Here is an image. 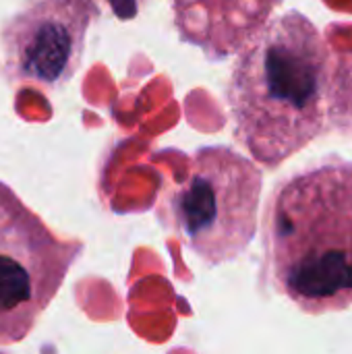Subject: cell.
Masks as SVG:
<instances>
[{
  "mask_svg": "<svg viewBox=\"0 0 352 354\" xmlns=\"http://www.w3.org/2000/svg\"><path fill=\"white\" fill-rule=\"evenodd\" d=\"M282 0H174L180 37L210 58L243 52L268 25Z\"/></svg>",
  "mask_w": 352,
  "mask_h": 354,
  "instance_id": "8992f818",
  "label": "cell"
},
{
  "mask_svg": "<svg viewBox=\"0 0 352 354\" xmlns=\"http://www.w3.org/2000/svg\"><path fill=\"white\" fill-rule=\"evenodd\" d=\"M261 170L224 145H207L189 158L178 185L160 197V218L207 266L239 257L257 232Z\"/></svg>",
  "mask_w": 352,
  "mask_h": 354,
  "instance_id": "3957f363",
  "label": "cell"
},
{
  "mask_svg": "<svg viewBox=\"0 0 352 354\" xmlns=\"http://www.w3.org/2000/svg\"><path fill=\"white\" fill-rule=\"evenodd\" d=\"M340 97L336 54L299 10L270 21L239 52L226 87L234 137L268 168L340 127Z\"/></svg>",
  "mask_w": 352,
  "mask_h": 354,
  "instance_id": "6da1fadb",
  "label": "cell"
},
{
  "mask_svg": "<svg viewBox=\"0 0 352 354\" xmlns=\"http://www.w3.org/2000/svg\"><path fill=\"white\" fill-rule=\"evenodd\" d=\"M83 245L56 236L0 183V346L21 342L60 290Z\"/></svg>",
  "mask_w": 352,
  "mask_h": 354,
  "instance_id": "277c9868",
  "label": "cell"
},
{
  "mask_svg": "<svg viewBox=\"0 0 352 354\" xmlns=\"http://www.w3.org/2000/svg\"><path fill=\"white\" fill-rule=\"evenodd\" d=\"M272 286L307 315L352 305V162L328 160L280 183L263 212Z\"/></svg>",
  "mask_w": 352,
  "mask_h": 354,
  "instance_id": "7a4b0ae2",
  "label": "cell"
},
{
  "mask_svg": "<svg viewBox=\"0 0 352 354\" xmlns=\"http://www.w3.org/2000/svg\"><path fill=\"white\" fill-rule=\"evenodd\" d=\"M91 0H29L2 27L6 75L17 83L58 87L81 64Z\"/></svg>",
  "mask_w": 352,
  "mask_h": 354,
  "instance_id": "5b68a950",
  "label": "cell"
}]
</instances>
